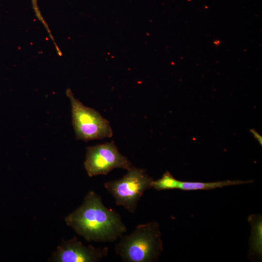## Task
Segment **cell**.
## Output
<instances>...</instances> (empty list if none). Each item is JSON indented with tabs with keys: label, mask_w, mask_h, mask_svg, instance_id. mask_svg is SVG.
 <instances>
[{
	"label": "cell",
	"mask_w": 262,
	"mask_h": 262,
	"mask_svg": "<svg viewBox=\"0 0 262 262\" xmlns=\"http://www.w3.org/2000/svg\"><path fill=\"white\" fill-rule=\"evenodd\" d=\"M65 220L87 242H113L127 230L120 215L106 207L101 197L93 191L88 193L82 204Z\"/></svg>",
	"instance_id": "cell-1"
},
{
	"label": "cell",
	"mask_w": 262,
	"mask_h": 262,
	"mask_svg": "<svg viewBox=\"0 0 262 262\" xmlns=\"http://www.w3.org/2000/svg\"><path fill=\"white\" fill-rule=\"evenodd\" d=\"M119 239L115 249L125 262H156L163 250L160 226L156 221L138 225Z\"/></svg>",
	"instance_id": "cell-2"
},
{
	"label": "cell",
	"mask_w": 262,
	"mask_h": 262,
	"mask_svg": "<svg viewBox=\"0 0 262 262\" xmlns=\"http://www.w3.org/2000/svg\"><path fill=\"white\" fill-rule=\"evenodd\" d=\"M153 180L145 169L132 166L122 178L107 181L104 186L117 205L134 213L144 192L152 188Z\"/></svg>",
	"instance_id": "cell-3"
},
{
	"label": "cell",
	"mask_w": 262,
	"mask_h": 262,
	"mask_svg": "<svg viewBox=\"0 0 262 262\" xmlns=\"http://www.w3.org/2000/svg\"><path fill=\"white\" fill-rule=\"evenodd\" d=\"M66 96L70 101L72 122L77 140L88 141L110 138L113 131L109 122L95 109L84 105L68 89Z\"/></svg>",
	"instance_id": "cell-4"
},
{
	"label": "cell",
	"mask_w": 262,
	"mask_h": 262,
	"mask_svg": "<svg viewBox=\"0 0 262 262\" xmlns=\"http://www.w3.org/2000/svg\"><path fill=\"white\" fill-rule=\"evenodd\" d=\"M84 166L90 177L107 175L115 168L130 169L133 166L128 158L121 154L113 141L86 148Z\"/></svg>",
	"instance_id": "cell-5"
},
{
	"label": "cell",
	"mask_w": 262,
	"mask_h": 262,
	"mask_svg": "<svg viewBox=\"0 0 262 262\" xmlns=\"http://www.w3.org/2000/svg\"><path fill=\"white\" fill-rule=\"evenodd\" d=\"M108 247L85 246L76 237L64 241L53 252L51 260L56 262H97L107 256Z\"/></svg>",
	"instance_id": "cell-6"
},
{
	"label": "cell",
	"mask_w": 262,
	"mask_h": 262,
	"mask_svg": "<svg viewBox=\"0 0 262 262\" xmlns=\"http://www.w3.org/2000/svg\"><path fill=\"white\" fill-rule=\"evenodd\" d=\"M251 231L249 238L248 257L261 259L262 255V218L260 214H251L248 217Z\"/></svg>",
	"instance_id": "cell-7"
},
{
	"label": "cell",
	"mask_w": 262,
	"mask_h": 262,
	"mask_svg": "<svg viewBox=\"0 0 262 262\" xmlns=\"http://www.w3.org/2000/svg\"><path fill=\"white\" fill-rule=\"evenodd\" d=\"M253 181L252 180H226L210 182L180 181L179 189L183 191L209 190L231 185L250 183Z\"/></svg>",
	"instance_id": "cell-8"
},
{
	"label": "cell",
	"mask_w": 262,
	"mask_h": 262,
	"mask_svg": "<svg viewBox=\"0 0 262 262\" xmlns=\"http://www.w3.org/2000/svg\"><path fill=\"white\" fill-rule=\"evenodd\" d=\"M180 180L176 179L171 174L166 171L157 180H153L151 187L157 191L179 189Z\"/></svg>",
	"instance_id": "cell-9"
},
{
	"label": "cell",
	"mask_w": 262,
	"mask_h": 262,
	"mask_svg": "<svg viewBox=\"0 0 262 262\" xmlns=\"http://www.w3.org/2000/svg\"><path fill=\"white\" fill-rule=\"evenodd\" d=\"M250 132L254 135V137L258 140L261 145H262V137L255 130H251Z\"/></svg>",
	"instance_id": "cell-10"
},
{
	"label": "cell",
	"mask_w": 262,
	"mask_h": 262,
	"mask_svg": "<svg viewBox=\"0 0 262 262\" xmlns=\"http://www.w3.org/2000/svg\"><path fill=\"white\" fill-rule=\"evenodd\" d=\"M33 1V8L34 9V11H35L36 14H38L39 13V11L38 10V8L37 7V3H36V0H32Z\"/></svg>",
	"instance_id": "cell-11"
}]
</instances>
